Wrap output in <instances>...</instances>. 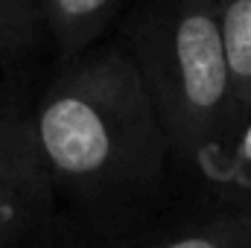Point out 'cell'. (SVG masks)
Returning a JSON list of instances; mask_svg holds the SVG:
<instances>
[{"instance_id":"obj_2","label":"cell","mask_w":251,"mask_h":248,"mask_svg":"<svg viewBox=\"0 0 251 248\" xmlns=\"http://www.w3.org/2000/svg\"><path fill=\"white\" fill-rule=\"evenodd\" d=\"M117 41L152 94L176 164L210 184L237 131L216 0H143Z\"/></svg>"},{"instance_id":"obj_5","label":"cell","mask_w":251,"mask_h":248,"mask_svg":"<svg viewBox=\"0 0 251 248\" xmlns=\"http://www.w3.org/2000/svg\"><path fill=\"white\" fill-rule=\"evenodd\" d=\"M126 0H41L44 32L53 44L56 64L88 53Z\"/></svg>"},{"instance_id":"obj_6","label":"cell","mask_w":251,"mask_h":248,"mask_svg":"<svg viewBox=\"0 0 251 248\" xmlns=\"http://www.w3.org/2000/svg\"><path fill=\"white\" fill-rule=\"evenodd\" d=\"M216 12L234 88V123L240 128L251 111V0H216Z\"/></svg>"},{"instance_id":"obj_4","label":"cell","mask_w":251,"mask_h":248,"mask_svg":"<svg viewBox=\"0 0 251 248\" xmlns=\"http://www.w3.org/2000/svg\"><path fill=\"white\" fill-rule=\"evenodd\" d=\"M251 198L207 184V193L178 213L164 204L111 228H79L62 219L56 248H249Z\"/></svg>"},{"instance_id":"obj_9","label":"cell","mask_w":251,"mask_h":248,"mask_svg":"<svg viewBox=\"0 0 251 248\" xmlns=\"http://www.w3.org/2000/svg\"><path fill=\"white\" fill-rule=\"evenodd\" d=\"M249 248H251V243H249Z\"/></svg>"},{"instance_id":"obj_3","label":"cell","mask_w":251,"mask_h":248,"mask_svg":"<svg viewBox=\"0 0 251 248\" xmlns=\"http://www.w3.org/2000/svg\"><path fill=\"white\" fill-rule=\"evenodd\" d=\"M59 231L62 204L35 137L24 76L6 73L0 91V248H56Z\"/></svg>"},{"instance_id":"obj_1","label":"cell","mask_w":251,"mask_h":248,"mask_svg":"<svg viewBox=\"0 0 251 248\" xmlns=\"http://www.w3.org/2000/svg\"><path fill=\"white\" fill-rule=\"evenodd\" d=\"M35 137L67 225L111 228L164 204L176 164L152 94L114 38L56 64L32 105Z\"/></svg>"},{"instance_id":"obj_8","label":"cell","mask_w":251,"mask_h":248,"mask_svg":"<svg viewBox=\"0 0 251 248\" xmlns=\"http://www.w3.org/2000/svg\"><path fill=\"white\" fill-rule=\"evenodd\" d=\"M210 187H219L225 193L251 198V111L237 128V134H234V140H231Z\"/></svg>"},{"instance_id":"obj_7","label":"cell","mask_w":251,"mask_h":248,"mask_svg":"<svg viewBox=\"0 0 251 248\" xmlns=\"http://www.w3.org/2000/svg\"><path fill=\"white\" fill-rule=\"evenodd\" d=\"M44 38L41 0H0V64L6 73H21Z\"/></svg>"}]
</instances>
